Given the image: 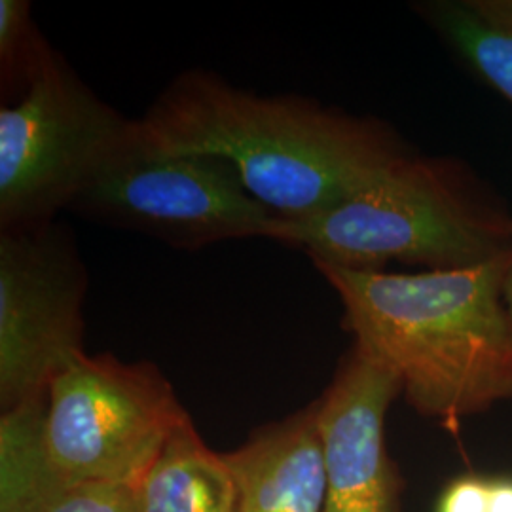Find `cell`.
Listing matches in <instances>:
<instances>
[{
	"mask_svg": "<svg viewBox=\"0 0 512 512\" xmlns=\"http://www.w3.org/2000/svg\"><path fill=\"white\" fill-rule=\"evenodd\" d=\"M158 154L215 156L279 219H304L346 200L408 154L378 120L298 95L241 90L209 71L179 74L135 120Z\"/></svg>",
	"mask_w": 512,
	"mask_h": 512,
	"instance_id": "cell-1",
	"label": "cell"
},
{
	"mask_svg": "<svg viewBox=\"0 0 512 512\" xmlns=\"http://www.w3.org/2000/svg\"><path fill=\"white\" fill-rule=\"evenodd\" d=\"M509 253L420 274L315 268L340 296L355 348L397 374L421 416L458 431L459 421L512 399V325L503 304Z\"/></svg>",
	"mask_w": 512,
	"mask_h": 512,
	"instance_id": "cell-2",
	"label": "cell"
},
{
	"mask_svg": "<svg viewBox=\"0 0 512 512\" xmlns=\"http://www.w3.org/2000/svg\"><path fill=\"white\" fill-rule=\"evenodd\" d=\"M270 239L344 270L384 272L389 262L463 270L511 251L512 220L476 202L452 165L404 154L329 209L275 220Z\"/></svg>",
	"mask_w": 512,
	"mask_h": 512,
	"instance_id": "cell-3",
	"label": "cell"
},
{
	"mask_svg": "<svg viewBox=\"0 0 512 512\" xmlns=\"http://www.w3.org/2000/svg\"><path fill=\"white\" fill-rule=\"evenodd\" d=\"M188 420L158 366L84 351L48 389L46 459L63 488H131Z\"/></svg>",
	"mask_w": 512,
	"mask_h": 512,
	"instance_id": "cell-4",
	"label": "cell"
},
{
	"mask_svg": "<svg viewBox=\"0 0 512 512\" xmlns=\"http://www.w3.org/2000/svg\"><path fill=\"white\" fill-rule=\"evenodd\" d=\"M135 120L84 84L61 55L0 109V226L33 228L71 209L128 145Z\"/></svg>",
	"mask_w": 512,
	"mask_h": 512,
	"instance_id": "cell-5",
	"label": "cell"
},
{
	"mask_svg": "<svg viewBox=\"0 0 512 512\" xmlns=\"http://www.w3.org/2000/svg\"><path fill=\"white\" fill-rule=\"evenodd\" d=\"M71 209L190 251L228 239H270L279 219L247 192L226 160L150 152L135 133Z\"/></svg>",
	"mask_w": 512,
	"mask_h": 512,
	"instance_id": "cell-6",
	"label": "cell"
},
{
	"mask_svg": "<svg viewBox=\"0 0 512 512\" xmlns=\"http://www.w3.org/2000/svg\"><path fill=\"white\" fill-rule=\"evenodd\" d=\"M88 275L71 230L57 222L0 234L2 412L48 395L84 353Z\"/></svg>",
	"mask_w": 512,
	"mask_h": 512,
	"instance_id": "cell-7",
	"label": "cell"
},
{
	"mask_svg": "<svg viewBox=\"0 0 512 512\" xmlns=\"http://www.w3.org/2000/svg\"><path fill=\"white\" fill-rule=\"evenodd\" d=\"M403 391L397 374L353 348L317 399L327 478L325 512H397L401 482L385 450V416Z\"/></svg>",
	"mask_w": 512,
	"mask_h": 512,
	"instance_id": "cell-8",
	"label": "cell"
},
{
	"mask_svg": "<svg viewBox=\"0 0 512 512\" xmlns=\"http://www.w3.org/2000/svg\"><path fill=\"white\" fill-rule=\"evenodd\" d=\"M234 480V512H325L327 478L317 401L222 454Z\"/></svg>",
	"mask_w": 512,
	"mask_h": 512,
	"instance_id": "cell-9",
	"label": "cell"
},
{
	"mask_svg": "<svg viewBox=\"0 0 512 512\" xmlns=\"http://www.w3.org/2000/svg\"><path fill=\"white\" fill-rule=\"evenodd\" d=\"M135 512H234V480L192 418L167 440L145 475L131 486Z\"/></svg>",
	"mask_w": 512,
	"mask_h": 512,
	"instance_id": "cell-10",
	"label": "cell"
},
{
	"mask_svg": "<svg viewBox=\"0 0 512 512\" xmlns=\"http://www.w3.org/2000/svg\"><path fill=\"white\" fill-rule=\"evenodd\" d=\"M425 16L476 73L512 103V0H444Z\"/></svg>",
	"mask_w": 512,
	"mask_h": 512,
	"instance_id": "cell-11",
	"label": "cell"
},
{
	"mask_svg": "<svg viewBox=\"0 0 512 512\" xmlns=\"http://www.w3.org/2000/svg\"><path fill=\"white\" fill-rule=\"evenodd\" d=\"M48 395L4 410L0 418V512H40L63 490L44 450Z\"/></svg>",
	"mask_w": 512,
	"mask_h": 512,
	"instance_id": "cell-12",
	"label": "cell"
},
{
	"mask_svg": "<svg viewBox=\"0 0 512 512\" xmlns=\"http://www.w3.org/2000/svg\"><path fill=\"white\" fill-rule=\"evenodd\" d=\"M55 52L40 35L27 0H0V76L8 99H18Z\"/></svg>",
	"mask_w": 512,
	"mask_h": 512,
	"instance_id": "cell-13",
	"label": "cell"
},
{
	"mask_svg": "<svg viewBox=\"0 0 512 512\" xmlns=\"http://www.w3.org/2000/svg\"><path fill=\"white\" fill-rule=\"evenodd\" d=\"M40 512H135L128 486L84 484L63 488Z\"/></svg>",
	"mask_w": 512,
	"mask_h": 512,
	"instance_id": "cell-14",
	"label": "cell"
},
{
	"mask_svg": "<svg viewBox=\"0 0 512 512\" xmlns=\"http://www.w3.org/2000/svg\"><path fill=\"white\" fill-rule=\"evenodd\" d=\"M490 480L461 476L440 497L437 512H488Z\"/></svg>",
	"mask_w": 512,
	"mask_h": 512,
	"instance_id": "cell-15",
	"label": "cell"
},
{
	"mask_svg": "<svg viewBox=\"0 0 512 512\" xmlns=\"http://www.w3.org/2000/svg\"><path fill=\"white\" fill-rule=\"evenodd\" d=\"M488 512H512V478H492Z\"/></svg>",
	"mask_w": 512,
	"mask_h": 512,
	"instance_id": "cell-16",
	"label": "cell"
},
{
	"mask_svg": "<svg viewBox=\"0 0 512 512\" xmlns=\"http://www.w3.org/2000/svg\"><path fill=\"white\" fill-rule=\"evenodd\" d=\"M503 304H505V310H507L512 325V247L511 253H509V266H507L505 279H503Z\"/></svg>",
	"mask_w": 512,
	"mask_h": 512,
	"instance_id": "cell-17",
	"label": "cell"
}]
</instances>
